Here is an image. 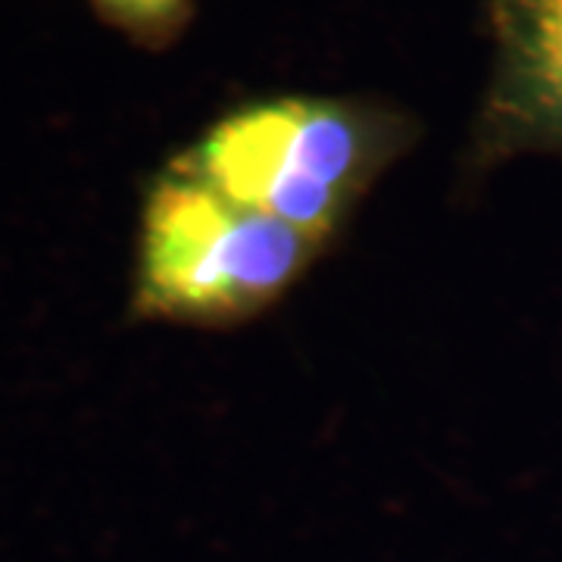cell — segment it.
I'll return each instance as SVG.
<instances>
[{
  "label": "cell",
  "mask_w": 562,
  "mask_h": 562,
  "mask_svg": "<svg viewBox=\"0 0 562 562\" xmlns=\"http://www.w3.org/2000/svg\"><path fill=\"white\" fill-rule=\"evenodd\" d=\"M403 135L401 116L372 103L272 98L213 122L176 160L225 198L325 247L401 154Z\"/></svg>",
  "instance_id": "6da1fadb"
},
{
  "label": "cell",
  "mask_w": 562,
  "mask_h": 562,
  "mask_svg": "<svg viewBox=\"0 0 562 562\" xmlns=\"http://www.w3.org/2000/svg\"><path fill=\"white\" fill-rule=\"evenodd\" d=\"M322 250L172 157L140 201L132 316L191 328L235 325L284 297Z\"/></svg>",
  "instance_id": "7a4b0ae2"
},
{
  "label": "cell",
  "mask_w": 562,
  "mask_h": 562,
  "mask_svg": "<svg viewBox=\"0 0 562 562\" xmlns=\"http://www.w3.org/2000/svg\"><path fill=\"white\" fill-rule=\"evenodd\" d=\"M494 69L479 157L562 154V0H487Z\"/></svg>",
  "instance_id": "3957f363"
},
{
  "label": "cell",
  "mask_w": 562,
  "mask_h": 562,
  "mask_svg": "<svg viewBox=\"0 0 562 562\" xmlns=\"http://www.w3.org/2000/svg\"><path fill=\"white\" fill-rule=\"evenodd\" d=\"M91 7L110 29L147 50L179 38L191 13V0H91Z\"/></svg>",
  "instance_id": "277c9868"
}]
</instances>
